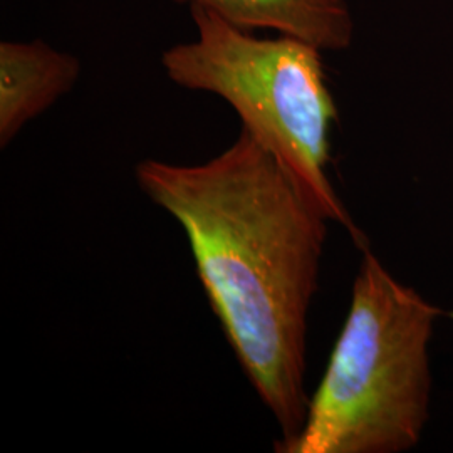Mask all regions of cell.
<instances>
[{
    "mask_svg": "<svg viewBox=\"0 0 453 453\" xmlns=\"http://www.w3.org/2000/svg\"><path fill=\"white\" fill-rule=\"evenodd\" d=\"M134 179L183 228L226 342L289 441L311 400L309 309L329 220L243 130L209 162L143 160Z\"/></svg>",
    "mask_w": 453,
    "mask_h": 453,
    "instance_id": "1",
    "label": "cell"
},
{
    "mask_svg": "<svg viewBox=\"0 0 453 453\" xmlns=\"http://www.w3.org/2000/svg\"><path fill=\"white\" fill-rule=\"evenodd\" d=\"M441 309L363 249L351 303L301 432L277 453H403L430 418V342Z\"/></svg>",
    "mask_w": 453,
    "mask_h": 453,
    "instance_id": "2",
    "label": "cell"
},
{
    "mask_svg": "<svg viewBox=\"0 0 453 453\" xmlns=\"http://www.w3.org/2000/svg\"><path fill=\"white\" fill-rule=\"evenodd\" d=\"M81 76L74 54L42 39L0 42V146L65 96Z\"/></svg>",
    "mask_w": 453,
    "mask_h": 453,
    "instance_id": "4",
    "label": "cell"
},
{
    "mask_svg": "<svg viewBox=\"0 0 453 453\" xmlns=\"http://www.w3.org/2000/svg\"><path fill=\"white\" fill-rule=\"evenodd\" d=\"M209 9L228 24L254 33L275 31L321 50L353 44L355 19L348 0H175Z\"/></svg>",
    "mask_w": 453,
    "mask_h": 453,
    "instance_id": "5",
    "label": "cell"
},
{
    "mask_svg": "<svg viewBox=\"0 0 453 453\" xmlns=\"http://www.w3.org/2000/svg\"><path fill=\"white\" fill-rule=\"evenodd\" d=\"M190 16L194 39L162 54L168 80L224 99L309 203L365 249L363 234L327 175L338 110L326 82L323 50L289 35L257 37L198 5L190 7Z\"/></svg>",
    "mask_w": 453,
    "mask_h": 453,
    "instance_id": "3",
    "label": "cell"
}]
</instances>
